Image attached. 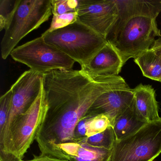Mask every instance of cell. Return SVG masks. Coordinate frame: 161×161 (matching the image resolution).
<instances>
[{
	"instance_id": "1",
	"label": "cell",
	"mask_w": 161,
	"mask_h": 161,
	"mask_svg": "<svg viewBox=\"0 0 161 161\" xmlns=\"http://www.w3.org/2000/svg\"><path fill=\"white\" fill-rule=\"evenodd\" d=\"M127 84L119 76L93 79L81 70L44 74L47 110L36 138L41 154L64 159L58 147L74 142L75 127L93 103L103 93Z\"/></svg>"
},
{
	"instance_id": "2",
	"label": "cell",
	"mask_w": 161,
	"mask_h": 161,
	"mask_svg": "<svg viewBox=\"0 0 161 161\" xmlns=\"http://www.w3.org/2000/svg\"><path fill=\"white\" fill-rule=\"evenodd\" d=\"M118 17L106 37L123 64L151 48L161 37L156 19L161 0H116Z\"/></svg>"
},
{
	"instance_id": "3",
	"label": "cell",
	"mask_w": 161,
	"mask_h": 161,
	"mask_svg": "<svg viewBox=\"0 0 161 161\" xmlns=\"http://www.w3.org/2000/svg\"><path fill=\"white\" fill-rule=\"evenodd\" d=\"M41 36L47 43L60 50L81 67L87 64L108 43L103 36L78 20L64 28L44 32Z\"/></svg>"
},
{
	"instance_id": "4",
	"label": "cell",
	"mask_w": 161,
	"mask_h": 161,
	"mask_svg": "<svg viewBox=\"0 0 161 161\" xmlns=\"http://www.w3.org/2000/svg\"><path fill=\"white\" fill-rule=\"evenodd\" d=\"M52 14L51 0H20L2 40L3 59H7L20 40L47 21Z\"/></svg>"
},
{
	"instance_id": "5",
	"label": "cell",
	"mask_w": 161,
	"mask_h": 161,
	"mask_svg": "<svg viewBox=\"0 0 161 161\" xmlns=\"http://www.w3.org/2000/svg\"><path fill=\"white\" fill-rule=\"evenodd\" d=\"M161 153V120L147 123L135 133L116 140L109 161H153Z\"/></svg>"
},
{
	"instance_id": "6",
	"label": "cell",
	"mask_w": 161,
	"mask_h": 161,
	"mask_svg": "<svg viewBox=\"0 0 161 161\" xmlns=\"http://www.w3.org/2000/svg\"><path fill=\"white\" fill-rule=\"evenodd\" d=\"M10 55L16 62L42 74L57 69H72L75 63L60 50L47 43L42 36L16 47Z\"/></svg>"
},
{
	"instance_id": "7",
	"label": "cell",
	"mask_w": 161,
	"mask_h": 161,
	"mask_svg": "<svg viewBox=\"0 0 161 161\" xmlns=\"http://www.w3.org/2000/svg\"><path fill=\"white\" fill-rule=\"evenodd\" d=\"M43 75L30 69L21 74L11 86L13 92L12 105L6 127L0 134V147L4 144L14 120L28 111L40 95L43 88Z\"/></svg>"
},
{
	"instance_id": "8",
	"label": "cell",
	"mask_w": 161,
	"mask_h": 161,
	"mask_svg": "<svg viewBox=\"0 0 161 161\" xmlns=\"http://www.w3.org/2000/svg\"><path fill=\"white\" fill-rule=\"evenodd\" d=\"M78 20L106 39L118 17L116 0H79Z\"/></svg>"
},
{
	"instance_id": "9",
	"label": "cell",
	"mask_w": 161,
	"mask_h": 161,
	"mask_svg": "<svg viewBox=\"0 0 161 161\" xmlns=\"http://www.w3.org/2000/svg\"><path fill=\"white\" fill-rule=\"evenodd\" d=\"M133 100V89L127 84L100 96L86 115H105L110 119L112 126L115 119L131 105Z\"/></svg>"
},
{
	"instance_id": "10",
	"label": "cell",
	"mask_w": 161,
	"mask_h": 161,
	"mask_svg": "<svg viewBox=\"0 0 161 161\" xmlns=\"http://www.w3.org/2000/svg\"><path fill=\"white\" fill-rule=\"evenodd\" d=\"M115 49L107 43L80 70L93 79L118 76L124 66Z\"/></svg>"
},
{
	"instance_id": "11",
	"label": "cell",
	"mask_w": 161,
	"mask_h": 161,
	"mask_svg": "<svg viewBox=\"0 0 161 161\" xmlns=\"http://www.w3.org/2000/svg\"><path fill=\"white\" fill-rule=\"evenodd\" d=\"M133 91L134 104L140 118L147 123L161 120L156 93L152 86L140 83Z\"/></svg>"
},
{
	"instance_id": "12",
	"label": "cell",
	"mask_w": 161,
	"mask_h": 161,
	"mask_svg": "<svg viewBox=\"0 0 161 161\" xmlns=\"http://www.w3.org/2000/svg\"><path fill=\"white\" fill-rule=\"evenodd\" d=\"M63 159L69 161H109L112 150L91 147L83 141L59 145Z\"/></svg>"
},
{
	"instance_id": "13",
	"label": "cell",
	"mask_w": 161,
	"mask_h": 161,
	"mask_svg": "<svg viewBox=\"0 0 161 161\" xmlns=\"http://www.w3.org/2000/svg\"><path fill=\"white\" fill-rule=\"evenodd\" d=\"M147 123L137 114L133 100L131 105L119 115L113 121L112 126L114 132L116 140L123 139L135 133Z\"/></svg>"
},
{
	"instance_id": "14",
	"label": "cell",
	"mask_w": 161,
	"mask_h": 161,
	"mask_svg": "<svg viewBox=\"0 0 161 161\" xmlns=\"http://www.w3.org/2000/svg\"><path fill=\"white\" fill-rule=\"evenodd\" d=\"M112 126L110 119L105 115H86L81 119L75 127L74 142H80L103 131Z\"/></svg>"
},
{
	"instance_id": "15",
	"label": "cell",
	"mask_w": 161,
	"mask_h": 161,
	"mask_svg": "<svg viewBox=\"0 0 161 161\" xmlns=\"http://www.w3.org/2000/svg\"><path fill=\"white\" fill-rule=\"evenodd\" d=\"M144 77L153 80L161 81V61L152 49L142 53L134 59Z\"/></svg>"
},
{
	"instance_id": "16",
	"label": "cell",
	"mask_w": 161,
	"mask_h": 161,
	"mask_svg": "<svg viewBox=\"0 0 161 161\" xmlns=\"http://www.w3.org/2000/svg\"><path fill=\"white\" fill-rule=\"evenodd\" d=\"M89 146L112 150L116 141L115 135L112 126L101 132L82 140Z\"/></svg>"
},
{
	"instance_id": "17",
	"label": "cell",
	"mask_w": 161,
	"mask_h": 161,
	"mask_svg": "<svg viewBox=\"0 0 161 161\" xmlns=\"http://www.w3.org/2000/svg\"><path fill=\"white\" fill-rule=\"evenodd\" d=\"M20 0H0V31L9 26Z\"/></svg>"
},
{
	"instance_id": "18",
	"label": "cell",
	"mask_w": 161,
	"mask_h": 161,
	"mask_svg": "<svg viewBox=\"0 0 161 161\" xmlns=\"http://www.w3.org/2000/svg\"><path fill=\"white\" fill-rule=\"evenodd\" d=\"M13 95V91L10 88L0 98V134L3 133L7 124Z\"/></svg>"
},
{
	"instance_id": "19",
	"label": "cell",
	"mask_w": 161,
	"mask_h": 161,
	"mask_svg": "<svg viewBox=\"0 0 161 161\" xmlns=\"http://www.w3.org/2000/svg\"><path fill=\"white\" fill-rule=\"evenodd\" d=\"M78 20V15L77 11L60 15L53 16L50 27L45 32H51L55 30L64 28L73 24Z\"/></svg>"
},
{
	"instance_id": "20",
	"label": "cell",
	"mask_w": 161,
	"mask_h": 161,
	"mask_svg": "<svg viewBox=\"0 0 161 161\" xmlns=\"http://www.w3.org/2000/svg\"><path fill=\"white\" fill-rule=\"evenodd\" d=\"M53 16L60 15L76 11L78 1L76 0H51Z\"/></svg>"
},
{
	"instance_id": "21",
	"label": "cell",
	"mask_w": 161,
	"mask_h": 161,
	"mask_svg": "<svg viewBox=\"0 0 161 161\" xmlns=\"http://www.w3.org/2000/svg\"><path fill=\"white\" fill-rule=\"evenodd\" d=\"M27 161H69L65 159H60V158H56V157H52V156H47V155H44L42 154L36 156L34 155V157L32 160H29Z\"/></svg>"
},
{
	"instance_id": "22",
	"label": "cell",
	"mask_w": 161,
	"mask_h": 161,
	"mask_svg": "<svg viewBox=\"0 0 161 161\" xmlns=\"http://www.w3.org/2000/svg\"><path fill=\"white\" fill-rule=\"evenodd\" d=\"M151 49L159 56L161 61V37H158L155 40Z\"/></svg>"
},
{
	"instance_id": "23",
	"label": "cell",
	"mask_w": 161,
	"mask_h": 161,
	"mask_svg": "<svg viewBox=\"0 0 161 161\" xmlns=\"http://www.w3.org/2000/svg\"><path fill=\"white\" fill-rule=\"evenodd\" d=\"M160 82H161V81H160Z\"/></svg>"
}]
</instances>
